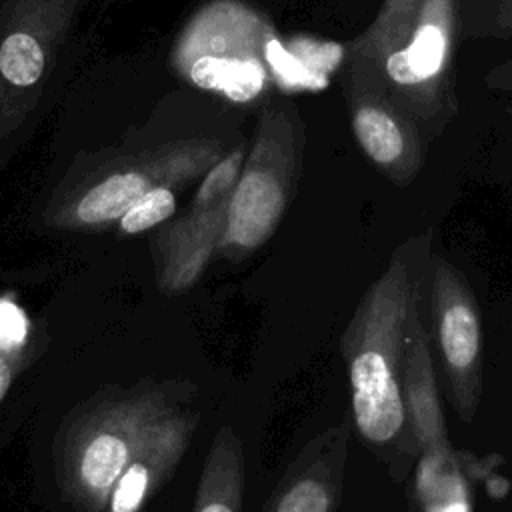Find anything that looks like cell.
I'll use <instances>...</instances> for the list:
<instances>
[{
    "label": "cell",
    "instance_id": "obj_4",
    "mask_svg": "<svg viewBox=\"0 0 512 512\" xmlns=\"http://www.w3.org/2000/svg\"><path fill=\"white\" fill-rule=\"evenodd\" d=\"M418 302L410 256H394L356 308L342 352L360 434L372 444L396 442L406 424L404 358Z\"/></svg>",
    "mask_w": 512,
    "mask_h": 512
},
{
    "label": "cell",
    "instance_id": "obj_8",
    "mask_svg": "<svg viewBox=\"0 0 512 512\" xmlns=\"http://www.w3.org/2000/svg\"><path fill=\"white\" fill-rule=\"evenodd\" d=\"M82 0H4L0 8V140L34 112Z\"/></svg>",
    "mask_w": 512,
    "mask_h": 512
},
{
    "label": "cell",
    "instance_id": "obj_13",
    "mask_svg": "<svg viewBox=\"0 0 512 512\" xmlns=\"http://www.w3.org/2000/svg\"><path fill=\"white\" fill-rule=\"evenodd\" d=\"M28 334L30 322L24 310L10 298H0V402L14 380L16 360L28 342Z\"/></svg>",
    "mask_w": 512,
    "mask_h": 512
},
{
    "label": "cell",
    "instance_id": "obj_9",
    "mask_svg": "<svg viewBox=\"0 0 512 512\" xmlns=\"http://www.w3.org/2000/svg\"><path fill=\"white\" fill-rule=\"evenodd\" d=\"M430 308L452 402L472 420L480 400L482 326L466 278L442 256L430 264Z\"/></svg>",
    "mask_w": 512,
    "mask_h": 512
},
{
    "label": "cell",
    "instance_id": "obj_7",
    "mask_svg": "<svg viewBox=\"0 0 512 512\" xmlns=\"http://www.w3.org/2000/svg\"><path fill=\"white\" fill-rule=\"evenodd\" d=\"M224 156L216 138H186L128 156L74 192L54 220L66 228H98L116 222L138 198L158 186L184 188Z\"/></svg>",
    "mask_w": 512,
    "mask_h": 512
},
{
    "label": "cell",
    "instance_id": "obj_5",
    "mask_svg": "<svg viewBox=\"0 0 512 512\" xmlns=\"http://www.w3.org/2000/svg\"><path fill=\"white\" fill-rule=\"evenodd\" d=\"M300 154L302 138L296 114L280 104L264 110L230 194L220 254L242 258L268 242L294 194Z\"/></svg>",
    "mask_w": 512,
    "mask_h": 512
},
{
    "label": "cell",
    "instance_id": "obj_6",
    "mask_svg": "<svg viewBox=\"0 0 512 512\" xmlns=\"http://www.w3.org/2000/svg\"><path fill=\"white\" fill-rule=\"evenodd\" d=\"M408 424L418 446L416 498L422 512H472V486L448 442L430 340L422 324L420 298L412 312L404 358Z\"/></svg>",
    "mask_w": 512,
    "mask_h": 512
},
{
    "label": "cell",
    "instance_id": "obj_14",
    "mask_svg": "<svg viewBox=\"0 0 512 512\" xmlns=\"http://www.w3.org/2000/svg\"><path fill=\"white\" fill-rule=\"evenodd\" d=\"M176 212V188L158 186L138 198L116 222L122 234H140L162 222Z\"/></svg>",
    "mask_w": 512,
    "mask_h": 512
},
{
    "label": "cell",
    "instance_id": "obj_16",
    "mask_svg": "<svg viewBox=\"0 0 512 512\" xmlns=\"http://www.w3.org/2000/svg\"><path fill=\"white\" fill-rule=\"evenodd\" d=\"M242 164H244V150L242 148L226 152L202 176V182H200L192 202L194 204H212V202H218L222 198H228L234 190V184H236L238 176H240Z\"/></svg>",
    "mask_w": 512,
    "mask_h": 512
},
{
    "label": "cell",
    "instance_id": "obj_2",
    "mask_svg": "<svg viewBox=\"0 0 512 512\" xmlns=\"http://www.w3.org/2000/svg\"><path fill=\"white\" fill-rule=\"evenodd\" d=\"M172 68L190 86L232 104H250L272 84L288 94L328 84L310 74L270 18L244 0L202 4L174 40Z\"/></svg>",
    "mask_w": 512,
    "mask_h": 512
},
{
    "label": "cell",
    "instance_id": "obj_15",
    "mask_svg": "<svg viewBox=\"0 0 512 512\" xmlns=\"http://www.w3.org/2000/svg\"><path fill=\"white\" fill-rule=\"evenodd\" d=\"M286 46L300 64L316 78L330 82V74L344 62L346 50L336 42H322L312 36L286 38Z\"/></svg>",
    "mask_w": 512,
    "mask_h": 512
},
{
    "label": "cell",
    "instance_id": "obj_3",
    "mask_svg": "<svg viewBox=\"0 0 512 512\" xmlns=\"http://www.w3.org/2000/svg\"><path fill=\"white\" fill-rule=\"evenodd\" d=\"M456 0H416L378 10L346 50V90L378 94L422 124L440 116L456 48Z\"/></svg>",
    "mask_w": 512,
    "mask_h": 512
},
{
    "label": "cell",
    "instance_id": "obj_17",
    "mask_svg": "<svg viewBox=\"0 0 512 512\" xmlns=\"http://www.w3.org/2000/svg\"><path fill=\"white\" fill-rule=\"evenodd\" d=\"M496 24L500 30H512V0H500L496 12Z\"/></svg>",
    "mask_w": 512,
    "mask_h": 512
},
{
    "label": "cell",
    "instance_id": "obj_1",
    "mask_svg": "<svg viewBox=\"0 0 512 512\" xmlns=\"http://www.w3.org/2000/svg\"><path fill=\"white\" fill-rule=\"evenodd\" d=\"M196 416L168 392L138 386L98 400L72 424L60 480L84 512H138L184 456Z\"/></svg>",
    "mask_w": 512,
    "mask_h": 512
},
{
    "label": "cell",
    "instance_id": "obj_18",
    "mask_svg": "<svg viewBox=\"0 0 512 512\" xmlns=\"http://www.w3.org/2000/svg\"><path fill=\"white\" fill-rule=\"evenodd\" d=\"M416 0H382V6L380 10L384 12H390V10H400V8H406L410 4H414Z\"/></svg>",
    "mask_w": 512,
    "mask_h": 512
},
{
    "label": "cell",
    "instance_id": "obj_12",
    "mask_svg": "<svg viewBox=\"0 0 512 512\" xmlns=\"http://www.w3.org/2000/svg\"><path fill=\"white\" fill-rule=\"evenodd\" d=\"M244 456L236 432L220 428L208 450L192 512H240Z\"/></svg>",
    "mask_w": 512,
    "mask_h": 512
},
{
    "label": "cell",
    "instance_id": "obj_11",
    "mask_svg": "<svg viewBox=\"0 0 512 512\" xmlns=\"http://www.w3.org/2000/svg\"><path fill=\"white\" fill-rule=\"evenodd\" d=\"M228 198L212 204H190L154 238L158 284L166 292L188 290L218 252L228 212Z\"/></svg>",
    "mask_w": 512,
    "mask_h": 512
},
{
    "label": "cell",
    "instance_id": "obj_10",
    "mask_svg": "<svg viewBox=\"0 0 512 512\" xmlns=\"http://www.w3.org/2000/svg\"><path fill=\"white\" fill-rule=\"evenodd\" d=\"M354 138L366 158L390 180L406 184L422 166V130L386 98L346 90Z\"/></svg>",
    "mask_w": 512,
    "mask_h": 512
}]
</instances>
